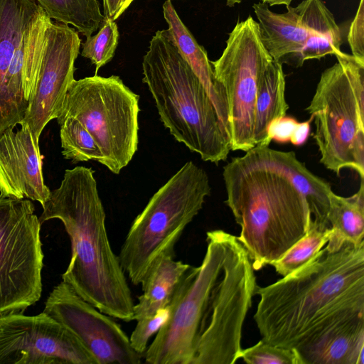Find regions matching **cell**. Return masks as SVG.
<instances>
[{
	"mask_svg": "<svg viewBox=\"0 0 364 364\" xmlns=\"http://www.w3.org/2000/svg\"><path fill=\"white\" fill-rule=\"evenodd\" d=\"M240 358L248 364H299L294 350L275 346L262 340L242 349Z\"/></svg>",
	"mask_w": 364,
	"mask_h": 364,
	"instance_id": "484cf974",
	"label": "cell"
},
{
	"mask_svg": "<svg viewBox=\"0 0 364 364\" xmlns=\"http://www.w3.org/2000/svg\"><path fill=\"white\" fill-rule=\"evenodd\" d=\"M230 234L207 232L201 264L185 274L168 304V316L143 357L149 364H191L213 286L221 271Z\"/></svg>",
	"mask_w": 364,
	"mask_h": 364,
	"instance_id": "9c48e42d",
	"label": "cell"
},
{
	"mask_svg": "<svg viewBox=\"0 0 364 364\" xmlns=\"http://www.w3.org/2000/svg\"><path fill=\"white\" fill-rule=\"evenodd\" d=\"M313 119L311 116L309 120L299 122L295 134L290 141L293 145L301 146L306 143L310 134L311 122Z\"/></svg>",
	"mask_w": 364,
	"mask_h": 364,
	"instance_id": "f546056e",
	"label": "cell"
},
{
	"mask_svg": "<svg viewBox=\"0 0 364 364\" xmlns=\"http://www.w3.org/2000/svg\"><path fill=\"white\" fill-rule=\"evenodd\" d=\"M272 58L264 47L259 24L251 16L229 33L221 56L210 61L225 93L232 151L255 146V112L258 87Z\"/></svg>",
	"mask_w": 364,
	"mask_h": 364,
	"instance_id": "8fae6325",
	"label": "cell"
},
{
	"mask_svg": "<svg viewBox=\"0 0 364 364\" xmlns=\"http://www.w3.org/2000/svg\"><path fill=\"white\" fill-rule=\"evenodd\" d=\"M321 75L306 110L320 162L339 175L350 168L364 180V61L343 52Z\"/></svg>",
	"mask_w": 364,
	"mask_h": 364,
	"instance_id": "8992f818",
	"label": "cell"
},
{
	"mask_svg": "<svg viewBox=\"0 0 364 364\" xmlns=\"http://www.w3.org/2000/svg\"><path fill=\"white\" fill-rule=\"evenodd\" d=\"M18 125L0 135V195L36 200L43 207L51 191L43 176L39 141L27 124Z\"/></svg>",
	"mask_w": 364,
	"mask_h": 364,
	"instance_id": "2e32d148",
	"label": "cell"
},
{
	"mask_svg": "<svg viewBox=\"0 0 364 364\" xmlns=\"http://www.w3.org/2000/svg\"><path fill=\"white\" fill-rule=\"evenodd\" d=\"M286 81L282 65L273 60L259 82L255 112V146H269L268 130L271 124L286 116L289 105L285 97Z\"/></svg>",
	"mask_w": 364,
	"mask_h": 364,
	"instance_id": "d6986e66",
	"label": "cell"
},
{
	"mask_svg": "<svg viewBox=\"0 0 364 364\" xmlns=\"http://www.w3.org/2000/svg\"><path fill=\"white\" fill-rule=\"evenodd\" d=\"M168 316V308L160 309L151 316L137 320L136 325L131 333V346L142 355L145 353L151 337L156 334Z\"/></svg>",
	"mask_w": 364,
	"mask_h": 364,
	"instance_id": "4316f807",
	"label": "cell"
},
{
	"mask_svg": "<svg viewBox=\"0 0 364 364\" xmlns=\"http://www.w3.org/2000/svg\"><path fill=\"white\" fill-rule=\"evenodd\" d=\"M60 125L62 154L73 164L90 160L102 164V154L90 132L77 119L65 117L57 121Z\"/></svg>",
	"mask_w": 364,
	"mask_h": 364,
	"instance_id": "603a6c76",
	"label": "cell"
},
{
	"mask_svg": "<svg viewBox=\"0 0 364 364\" xmlns=\"http://www.w3.org/2000/svg\"><path fill=\"white\" fill-rule=\"evenodd\" d=\"M225 203L240 226L238 237L254 270L280 258L303 237L312 223L304 193L279 156L257 144L223 167Z\"/></svg>",
	"mask_w": 364,
	"mask_h": 364,
	"instance_id": "7a4b0ae2",
	"label": "cell"
},
{
	"mask_svg": "<svg viewBox=\"0 0 364 364\" xmlns=\"http://www.w3.org/2000/svg\"><path fill=\"white\" fill-rule=\"evenodd\" d=\"M41 227L29 199L0 195V316L23 313L41 296Z\"/></svg>",
	"mask_w": 364,
	"mask_h": 364,
	"instance_id": "30bf717a",
	"label": "cell"
},
{
	"mask_svg": "<svg viewBox=\"0 0 364 364\" xmlns=\"http://www.w3.org/2000/svg\"><path fill=\"white\" fill-rule=\"evenodd\" d=\"M328 220L332 230L328 247L338 249L345 242L355 245L364 242V180H360L358 191L351 196L331 192Z\"/></svg>",
	"mask_w": 364,
	"mask_h": 364,
	"instance_id": "ffe728a7",
	"label": "cell"
},
{
	"mask_svg": "<svg viewBox=\"0 0 364 364\" xmlns=\"http://www.w3.org/2000/svg\"><path fill=\"white\" fill-rule=\"evenodd\" d=\"M242 0H226L228 6H234L236 4H240Z\"/></svg>",
	"mask_w": 364,
	"mask_h": 364,
	"instance_id": "836d02e7",
	"label": "cell"
},
{
	"mask_svg": "<svg viewBox=\"0 0 364 364\" xmlns=\"http://www.w3.org/2000/svg\"><path fill=\"white\" fill-rule=\"evenodd\" d=\"M331 234V228L321 230L311 223L306 234L271 265L282 277L291 274L312 259L327 244Z\"/></svg>",
	"mask_w": 364,
	"mask_h": 364,
	"instance_id": "cb8c5ba5",
	"label": "cell"
},
{
	"mask_svg": "<svg viewBox=\"0 0 364 364\" xmlns=\"http://www.w3.org/2000/svg\"><path fill=\"white\" fill-rule=\"evenodd\" d=\"M254 271L247 251L230 234L191 364H234L240 359L243 324L257 286Z\"/></svg>",
	"mask_w": 364,
	"mask_h": 364,
	"instance_id": "ba28073f",
	"label": "cell"
},
{
	"mask_svg": "<svg viewBox=\"0 0 364 364\" xmlns=\"http://www.w3.org/2000/svg\"><path fill=\"white\" fill-rule=\"evenodd\" d=\"M262 3L269 4L270 6L274 5H285L287 7L290 6L293 0H261Z\"/></svg>",
	"mask_w": 364,
	"mask_h": 364,
	"instance_id": "1f68e13d",
	"label": "cell"
},
{
	"mask_svg": "<svg viewBox=\"0 0 364 364\" xmlns=\"http://www.w3.org/2000/svg\"><path fill=\"white\" fill-rule=\"evenodd\" d=\"M66 327L96 364H139L142 355L112 317L101 312L62 281L50 293L43 311Z\"/></svg>",
	"mask_w": 364,
	"mask_h": 364,
	"instance_id": "5bb4252c",
	"label": "cell"
},
{
	"mask_svg": "<svg viewBox=\"0 0 364 364\" xmlns=\"http://www.w3.org/2000/svg\"><path fill=\"white\" fill-rule=\"evenodd\" d=\"M210 192L207 173L190 161L154 194L132 222L118 255L133 284H141L161 257L175 256L176 243Z\"/></svg>",
	"mask_w": 364,
	"mask_h": 364,
	"instance_id": "5b68a950",
	"label": "cell"
},
{
	"mask_svg": "<svg viewBox=\"0 0 364 364\" xmlns=\"http://www.w3.org/2000/svg\"><path fill=\"white\" fill-rule=\"evenodd\" d=\"M254 320L262 340L296 354L364 314V242L325 245L302 267L266 287Z\"/></svg>",
	"mask_w": 364,
	"mask_h": 364,
	"instance_id": "6da1fadb",
	"label": "cell"
},
{
	"mask_svg": "<svg viewBox=\"0 0 364 364\" xmlns=\"http://www.w3.org/2000/svg\"><path fill=\"white\" fill-rule=\"evenodd\" d=\"M119 41L117 23L111 19H105L98 33L87 38L82 44V56L90 59L95 65V75L100 68L114 57Z\"/></svg>",
	"mask_w": 364,
	"mask_h": 364,
	"instance_id": "d4e9b609",
	"label": "cell"
},
{
	"mask_svg": "<svg viewBox=\"0 0 364 364\" xmlns=\"http://www.w3.org/2000/svg\"><path fill=\"white\" fill-rule=\"evenodd\" d=\"M168 30L179 53L191 68L207 91L225 128L230 134L228 108L223 86L216 80L207 51L200 46L184 25L171 0L163 6Z\"/></svg>",
	"mask_w": 364,
	"mask_h": 364,
	"instance_id": "e0dca14e",
	"label": "cell"
},
{
	"mask_svg": "<svg viewBox=\"0 0 364 364\" xmlns=\"http://www.w3.org/2000/svg\"><path fill=\"white\" fill-rule=\"evenodd\" d=\"M279 156L293 181L304 193L312 223L321 230L331 228L328 220L331 185L311 172L293 151H279Z\"/></svg>",
	"mask_w": 364,
	"mask_h": 364,
	"instance_id": "44dd1931",
	"label": "cell"
},
{
	"mask_svg": "<svg viewBox=\"0 0 364 364\" xmlns=\"http://www.w3.org/2000/svg\"><path fill=\"white\" fill-rule=\"evenodd\" d=\"M122 0H102L105 19L117 20L120 16Z\"/></svg>",
	"mask_w": 364,
	"mask_h": 364,
	"instance_id": "4dcf8cb0",
	"label": "cell"
},
{
	"mask_svg": "<svg viewBox=\"0 0 364 364\" xmlns=\"http://www.w3.org/2000/svg\"><path fill=\"white\" fill-rule=\"evenodd\" d=\"M134 0H122V6H121V10H120V14L121 15L124 12V11L129 6V5L131 4V3Z\"/></svg>",
	"mask_w": 364,
	"mask_h": 364,
	"instance_id": "d6a6232c",
	"label": "cell"
},
{
	"mask_svg": "<svg viewBox=\"0 0 364 364\" xmlns=\"http://www.w3.org/2000/svg\"><path fill=\"white\" fill-rule=\"evenodd\" d=\"M0 364H96L63 325L43 311L0 316Z\"/></svg>",
	"mask_w": 364,
	"mask_h": 364,
	"instance_id": "4fadbf2b",
	"label": "cell"
},
{
	"mask_svg": "<svg viewBox=\"0 0 364 364\" xmlns=\"http://www.w3.org/2000/svg\"><path fill=\"white\" fill-rule=\"evenodd\" d=\"M191 265L178 261L174 256L161 257L141 284L142 294L134 306V320L154 315L166 307Z\"/></svg>",
	"mask_w": 364,
	"mask_h": 364,
	"instance_id": "ac0fdd59",
	"label": "cell"
},
{
	"mask_svg": "<svg viewBox=\"0 0 364 364\" xmlns=\"http://www.w3.org/2000/svg\"><path fill=\"white\" fill-rule=\"evenodd\" d=\"M42 208L41 224L58 219L70 237L71 257L63 281L101 312L134 321V302L109 240L93 170L82 166L66 169L60 186L50 191Z\"/></svg>",
	"mask_w": 364,
	"mask_h": 364,
	"instance_id": "3957f363",
	"label": "cell"
},
{
	"mask_svg": "<svg viewBox=\"0 0 364 364\" xmlns=\"http://www.w3.org/2000/svg\"><path fill=\"white\" fill-rule=\"evenodd\" d=\"M46 15L58 23L73 26L86 38L105 21L97 0H36Z\"/></svg>",
	"mask_w": 364,
	"mask_h": 364,
	"instance_id": "7402d4cb",
	"label": "cell"
},
{
	"mask_svg": "<svg viewBox=\"0 0 364 364\" xmlns=\"http://www.w3.org/2000/svg\"><path fill=\"white\" fill-rule=\"evenodd\" d=\"M296 119L287 115L274 121L268 130V139L279 143L290 142L299 124Z\"/></svg>",
	"mask_w": 364,
	"mask_h": 364,
	"instance_id": "f1b7e54d",
	"label": "cell"
},
{
	"mask_svg": "<svg viewBox=\"0 0 364 364\" xmlns=\"http://www.w3.org/2000/svg\"><path fill=\"white\" fill-rule=\"evenodd\" d=\"M262 41L273 60L299 68L303 60L337 55L343 43L341 31L322 0H304L296 7L277 14L267 4L252 6Z\"/></svg>",
	"mask_w": 364,
	"mask_h": 364,
	"instance_id": "7c38bea8",
	"label": "cell"
},
{
	"mask_svg": "<svg viewBox=\"0 0 364 364\" xmlns=\"http://www.w3.org/2000/svg\"><path fill=\"white\" fill-rule=\"evenodd\" d=\"M142 70L160 119L174 139L205 161H225L231 151L230 134L168 29L151 38Z\"/></svg>",
	"mask_w": 364,
	"mask_h": 364,
	"instance_id": "277c9868",
	"label": "cell"
},
{
	"mask_svg": "<svg viewBox=\"0 0 364 364\" xmlns=\"http://www.w3.org/2000/svg\"><path fill=\"white\" fill-rule=\"evenodd\" d=\"M139 101L119 76L95 75L72 82L56 119L80 122L97 144L102 164L118 174L137 150Z\"/></svg>",
	"mask_w": 364,
	"mask_h": 364,
	"instance_id": "52a82bcc",
	"label": "cell"
},
{
	"mask_svg": "<svg viewBox=\"0 0 364 364\" xmlns=\"http://www.w3.org/2000/svg\"><path fill=\"white\" fill-rule=\"evenodd\" d=\"M364 0H360L356 14L350 23L348 41L352 55L364 61Z\"/></svg>",
	"mask_w": 364,
	"mask_h": 364,
	"instance_id": "83f0119b",
	"label": "cell"
},
{
	"mask_svg": "<svg viewBox=\"0 0 364 364\" xmlns=\"http://www.w3.org/2000/svg\"><path fill=\"white\" fill-rule=\"evenodd\" d=\"M80 46L77 30L52 19L48 21L36 89L21 121L28 124L38 141L47 124L60 114L68 87L75 80V62Z\"/></svg>",
	"mask_w": 364,
	"mask_h": 364,
	"instance_id": "9a60e30c",
	"label": "cell"
}]
</instances>
